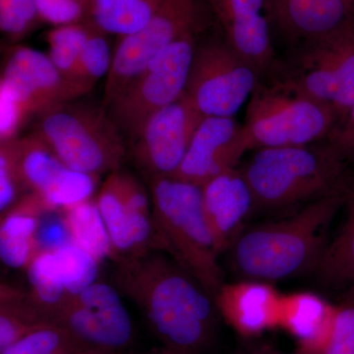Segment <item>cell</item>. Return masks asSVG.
<instances>
[{
  "label": "cell",
  "instance_id": "30bf717a",
  "mask_svg": "<svg viewBox=\"0 0 354 354\" xmlns=\"http://www.w3.org/2000/svg\"><path fill=\"white\" fill-rule=\"evenodd\" d=\"M261 74L227 43L225 36L198 41L185 94L205 118H234L256 86Z\"/></svg>",
  "mask_w": 354,
  "mask_h": 354
},
{
  "label": "cell",
  "instance_id": "5bb4252c",
  "mask_svg": "<svg viewBox=\"0 0 354 354\" xmlns=\"http://www.w3.org/2000/svg\"><path fill=\"white\" fill-rule=\"evenodd\" d=\"M204 118L184 92L156 114L133 142L135 165L147 178L176 176Z\"/></svg>",
  "mask_w": 354,
  "mask_h": 354
},
{
  "label": "cell",
  "instance_id": "603a6c76",
  "mask_svg": "<svg viewBox=\"0 0 354 354\" xmlns=\"http://www.w3.org/2000/svg\"><path fill=\"white\" fill-rule=\"evenodd\" d=\"M16 153L25 194L43 197L68 167L34 132L16 139Z\"/></svg>",
  "mask_w": 354,
  "mask_h": 354
},
{
  "label": "cell",
  "instance_id": "60d3db41",
  "mask_svg": "<svg viewBox=\"0 0 354 354\" xmlns=\"http://www.w3.org/2000/svg\"><path fill=\"white\" fill-rule=\"evenodd\" d=\"M353 1H354V0H353Z\"/></svg>",
  "mask_w": 354,
  "mask_h": 354
},
{
  "label": "cell",
  "instance_id": "f546056e",
  "mask_svg": "<svg viewBox=\"0 0 354 354\" xmlns=\"http://www.w3.org/2000/svg\"><path fill=\"white\" fill-rule=\"evenodd\" d=\"M68 297L97 281L101 263L71 242L53 248Z\"/></svg>",
  "mask_w": 354,
  "mask_h": 354
},
{
  "label": "cell",
  "instance_id": "8fae6325",
  "mask_svg": "<svg viewBox=\"0 0 354 354\" xmlns=\"http://www.w3.org/2000/svg\"><path fill=\"white\" fill-rule=\"evenodd\" d=\"M64 102L62 76L48 55L23 46L9 50L0 79V142L18 138L30 118Z\"/></svg>",
  "mask_w": 354,
  "mask_h": 354
},
{
  "label": "cell",
  "instance_id": "9a60e30c",
  "mask_svg": "<svg viewBox=\"0 0 354 354\" xmlns=\"http://www.w3.org/2000/svg\"><path fill=\"white\" fill-rule=\"evenodd\" d=\"M249 150L243 125L234 118H205L174 176L204 185L239 167L241 158Z\"/></svg>",
  "mask_w": 354,
  "mask_h": 354
},
{
  "label": "cell",
  "instance_id": "277c9868",
  "mask_svg": "<svg viewBox=\"0 0 354 354\" xmlns=\"http://www.w3.org/2000/svg\"><path fill=\"white\" fill-rule=\"evenodd\" d=\"M162 252L216 298L223 285L221 255L205 216L201 185L176 176L147 178Z\"/></svg>",
  "mask_w": 354,
  "mask_h": 354
},
{
  "label": "cell",
  "instance_id": "5b68a950",
  "mask_svg": "<svg viewBox=\"0 0 354 354\" xmlns=\"http://www.w3.org/2000/svg\"><path fill=\"white\" fill-rule=\"evenodd\" d=\"M337 121L329 106L277 73L262 77L251 94L243 127L251 150L323 141Z\"/></svg>",
  "mask_w": 354,
  "mask_h": 354
},
{
  "label": "cell",
  "instance_id": "83f0119b",
  "mask_svg": "<svg viewBox=\"0 0 354 354\" xmlns=\"http://www.w3.org/2000/svg\"><path fill=\"white\" fill-rule=\"evenodd\" d=\"M32 304L51 322L68 298L53 249H43L26 270Z\"/></svg>",
  "mask_w": 354,
  "mask_h": 354
},
{
  "label": "cell",
  "instance_id": "4dcf8cb0",
  "mask_svg": "<svg viewBox=\"0 0 354 354\" xmlns=\"http://www.w3.org/2000/svg\"><path fill=\"white\" fill-rule=\"evenodd\" d=\"M90 348L55 323L36 328L0 354H55L67 349Z\"/></svg>",
  "mask_w": 354,
  "mask_h": 354
},
{
  "label": "cell",
  "instance_id": "f35d334b",
  "mask_svg": "<svg viewBox=\"0 0 354 354\" xmlns=\"http://www.w3.org/2000/svg\"><path fill=\"white\" fill-rule=\"evenodd\" d=\"M82 354H118L113 353H106V351H97V349L88 348L86 349Z\"/></svg>",
  "mask_w": 354,
  "mask_h": 354
},
{
  "label": "cell",
  "instance_id": "44dd1931",
  "mask_svg": "<svg viewBox=\"0 0 354 354\" xmlns=\"http://www.w3.org/2000/svg\"><path fill=\"white\" fill-rule=\"evenodd\" d=\"M48 214L43 203L32 193H26L1 215L0 258L6 267L27 270L41 252L39 232L41 220Z\"/></svg>",
  "mask_w": 354,
  "mask_h": 354
},
{
  "label": "cell",
  "instance_id": "7a4b0ae2",
  "mask_svg": "<svg viewBox=\"0 0 354 354\" xmlns=\"http://www.w3.org/2000/svg\"><path fill=\"white\" fill-rule=\"evenodd\" d=\"M346 198H324L278 221L244 228L228 249L235 272L267 283L315 272L329 242L330 225Z\"/></svg>",
  "mask_w": 354,
  "mask_h": 354
},
{
  "label": "cell",
  "instance_id": "f1b7e54d",
  "mask_svg": "<svg viewBox=\"0 0 354 354\" xmlns=\"http://www.w3.org/2000/svg\"><path fill=\"white\" fill-rule=\"evenodd\" d=\"M92 21L58 26L46 32L48 57L64 77L73 68L88 39L99 30Z\"/></svg>",
  "mask_w": 354,
  "mask_h": 354
},
{
  "label": "cell",
  "instance_id": "4316f807",
  "mask_svg": "<svg viewBox=\"0 0 354 354\" xmlns=\"http://www.w3.org/2000/svg\"><path fill=\"white\" fill-rule=\"evenodd\" d=\"M0 353L36 328L51 323L28 293L2 283L0 290Z\"/></svg>",
  "mask_w": 354,
  "mask_h": 354
},
{
  "label": "cell",
  "instance_id": "484cf974",
  "mask_svg": "<svg viewBox=\"0 0 354 354\" xmlns=\"http://www.w3.org/2000/svg\"><path fill=\"white\" fill-rule=\"evenodd\" d=\"M106 35L97 30L88 39L73 68L62 77L65 102L75 101L88 94L100 79L108 76L113 55Z\"/></svg>",
  "mask_w": 354,
  "mask_h": 354
},
{
  "label": "cell",
  "instance_id": "8992f818",
  "mask_svg": "<svg viewBox=\"0 0 354 354\" xmlns=\"http://www.w3.org/2000/svg\"><path fill=\"white\" fill-rule=\"evenodd\" d=\"M64 102L36 118L32 132L74 171L101 176L120 169L124 136L104 106Z\"/></svg>",
  "mask_w": 354,
  "mask_h": 354
},
{
  "label": "cell",
  "instance_id": "1f68e13d",
  "mask_svg": "<svg viewBox=\"0 0 354 354\" xmlns=\"http://www.w3.org/2000/svg\"><path fill=\"white\" fill-rule=\"evenodd\" d=\"M39 22L35 0H0V30L12 43L30 34Z\"/></svg>",
  "mask_w": 354,
  "mask_h": 354
},
{
  "label": "cell",
  "instance_id": "74e56055",
  "mask_svg": "<svg viewBox=\"0 0 354 354\" xmlns=\"http://www.w3.org/2000/svg\"><path fill=\"white\" fill-rule=\"evenodd\" d=\"M86 349L88 348L67 349V351H59V353L55 354H82Z\"/></svg>",
  "mask_w": 354,
  "mask_h": 354
},
{
  "label": "cell",
  "instance_id": "6da1fadb",
  "mask_svg": "<svg viewBox=\"0 0 354 354\" xmlns=\"http://www.w3.org/2000/svg\"><path fill=\"white\" fill-rule=\"evenodd\" d=\"M160 251L116 261L114 285L145 317L162 346L199 354L215 332V298Z\"/></svg>",
  "mask_w": 354,
  "mask_h": 354
},
{
  "label": "cell",
  "instance_id": "e575fe53",
  "mask_svg": "<svg viewBox=\"0 0 354 354\" xmlns=\"http://www.w3.org/2000/svg\"><path fill=\"white\" fill-rule=\"evenodd\" d=\"M325 140L334 147L354 171V106L344 118L337 121Z\"/></svg>",
  "mask_w": 354,
  "mask_h": 354
},
{
  "label": "cell",
  "instance_id": "d6a6232c",
  "mask_svg": "<svg viewBox=\"0 0 354 354\" xmlns=\"http://www.w3.org/2000/svg\"><path fill=\"white\" fill-rule=\"evenodd\" d=\"M16 139L0 142V212L8 211L23 196L17 167Z\"/></svg>",
  "mask_w": 354,
  "mask_h": 354
},
{
  "label": "cell",
  "instance_id": "52a82bcc",
  "mask_svg": "<svg viewBox=\"0 0 354 354\" xmlns=\"http://www.w3.org/2000/svg\"><path fill=\"white\" fill-rule=\"evenodd\" d=\"M216 21L207 0H162L140 31L122 37L114 51L102 104L111 102L147 65L186 35L206 34Z\"/></svg>",
  "mask_w": 354,
  "mask_h": 354
},
{
  "label": "cell",
  "instance_id": "ffe728a7",
  "mask_svg": "<svg viewBox=\"0 0 354 354\" xmlns=\"http://www.w3.org/2000/svg\"><path fill=\"white\" fill-rule=\"evenodd\" d=\"M335 305L310 291L281 295L279 327L298 341L300 354H322L327 346Z\"/></svg>",
  "mask_w": 354,
  "mask_h": 354
},
{
  "label": "cell",
  "instance_id": "d4e9b609",
  "mask_svg": "<svg viewBox=\"0 0 354 354\" xmlns=\"http://www.w3.org/2000/svg\"><path fill=\"white\" fill-rule=\"evenodd\" d=\"M162 0H90V20L102 32L120 38L140 31Z\"/></svg>",
  "mask_w": 354,
  "mask_h": 354
},
{
  "label": "cell",
  "instance_id": "9c48e42d",
  "mask_svg": "<svg viewBox=\"0 0 354 354\" xmlns=\"http://www.w3.org/2000/svg\"><path fill=\"white\" fill-rule=\"evenodd\" d=\"M272 73L329 106L341 120L354 106V32L292 46L279 57Z\"/></svg>",
  "mask_w": 354,
  "mask_h": 354
},
{
  "label": "cell",
  "instance_id": "836d02e7",
  "mask_svg": "<svg viewBox=\"0 0 354 354\" xmlns=\"http://www.w3.org/2000/svg\"><path fill=\"white\" fill-rule=\"evenodd\" d=\"M41 22L58 26L90 20V0H35Z\"/></svg>",
  "mask_w": 354,
  "mask_h": 354
},
{
  "label": "cell",
  "instance_id": "2e32d148",
  "mask_svg": "<svg viewBox=\"0 0 354 354\" xmlns=\"http://www.w3.org/2000/svg\"><path fill=\"white\" fill-rule=\"evenodd\" d=\"M266 14L292 46L354 32L353 0H266Z\"/></svg>",
  "mask_w": 354,
  "mask_h": 354
},
{
  "label": "cell",
  "instance_id": "7402d4cb",
  "mask_svg": "<svg viewBox=\"0 0 354 354\" xmlns=\"http://www.w3.org/2000/svg\"><path fill=\"white\" fill-rule=\"evenodd\" d=\"M346 218L334 239L328 242L315 274L326 288L354 286V183L346 194Z\"/></svg>",
  "mask_w": 354,
  "mask_h": 354
},
{
  "label": "cell",
  "instance_id": "e0dca14e",
  "mask_svg": "<svg viewBox=\"0 0 354 354\" xmlns=\"http://www.w3.org/2000/svg\"><path fill=\"white\" fill-rule=\"evenodd\" d=\"M223 36L261 76L269 75L278 66L279 57L272 46L266 0H207Z\"/></svg>",
  "mask_w": 354,
  "mask_h": 354
},
{
  "label": "cell",
  "instance_id": "7c38bea8",
  "mask_svg": "<svg viewBox=\"0 0 354 354\" xmlns=\"http://www.w3.org/2000/svg\"><path fill=\"white\" fill-rule=\"evenodd\" d=\"M108 230L116 261L162 251L150 193L128 172H111L95 198Z\"/></svg>",
  "mask_w": 354,
  "mask_h": 354
},
{
  "label": "cell",
  "instance_id": "8d00e7d4",
  "mask_svg": "<svg viewBox=\"0 0 354 354\" xmlns=\"http://www.w3.org/2000/svg\"><path fill=\"white\" fill-rule=\"evenodd\" d=\"M143 354H197L193 353H188V351H178V349H174L167 348V346H162L160 348L151 349L148 353Z\"/></svg>",
  "mask_w": 354,
  "mask_h": 354
},
{
  "label": "cell",
  "instance_id": "ac0fdd59",
  "mask_svg": "<svg viewBox=\"0 0 354 354\" xmlns=\"http://www.w3.org/2000/svg\"><path fill=\"white\" fill-rule=\"evenodd\" d=\"M203 207L220 253L228 250L255 213L250 186L239 167L225 172L202 185Z\"/></svg>",
  "mask_w": 354,
  "mask_h": 354
},
{
  "label": "cell",
  "instance_id": "d6986e66",
  "mask_svg": "<svg viewBox=\"0 0 354 354\" xmlns=\"http://www.w3.org/2000/svg\"><path fill=\"white\" fill-rule=\"evenodd\" d=\"M281 295L271 283L244 279L223 283L215 301L225 322L239 334L253 337L279 327Z\"/></svg>",
  "mask_w": 354,
  "mask_h": 354
},
{
  "label": "cell",
  "instance_id": "ba28073f",
  "mask_svg": "<svg viewBox=\"0 0 354 354\" xmlns=\"http://www.w3.org/2000/svg\"><path fill=\"white\" fill-rule=\"evenodd\" d=\"M189 34L172 43L128 83L108 111L123 136L139 138L147 123L185 92L198 41Z\"/></svg>",
  "mask_w": 354,
  "mask_h": 354
},
{
  "label": "cell",
  "instance_id": "4fadbf2b",
  "mask_svg": "<svg viewBox=\"0 0 354 354\" xmlns=\"http://www.w3.org/2000/svg\"><path fill=\"white\" fill-rule=\"evenodd\" d=\"M88 348L120 354L130 346L134 328L118 288L97 281L72 295L51 318Z\"/></svg>",
  "mask_w": 354,
  "mask_h": 354
},
{
  "label": "cell",
  "instance_id": "3957f363",
  "mask_svg": "<svg viewBox=\"0 0 354 354\" xmlns=\"http://www.w3.org/2000/svg\"><path fill=\"white\" fill-rule=\"evenodd\" d=\"M241 174L250 186L255 213L297 209L324 198L346 195L354 171L329 142L260 149Z\"/></svg>",
  "mask_w": 354,
  "mask_h": 354
},
{
  "label": "cell",
  "instance_id": "ab89813d",
  "mask_svg": "<svg viewBox=\"0 0 354 354\" xmlns=\"http://www.w3.org/2000/svg\"><path fill=\"white\" fill-rule=\"evenodd\" d=\"M249 354H250V353H249Z\"/></svg>",
  "mask_w": 354,
  "mask_h": 354
},
{
  "label": "cell",
  "instance_id": "cb8c5ba5",
  "mask_svg": "<svg viewBox=\"0 0 354 354\" xmlns=\"http://www.w3.org/2000/svg\"><path fill=\"white\" fill-rule=\"evenodd\" d=\"M62 223L69 241L99 261L116 260L113 243L95 199L62 209Z\"/></svg>",
  "mask_w": 354,
  "mask_h": 354
},
{
  "label": "cell",
  "instance_id": "d590c367",
  "mask_svg": "<svg viewBox=\"0 0 354 354\" xmlns=\"http://www.w3.org/2000/svg\"><path fill=\"white\" fill-rule=\"evenodd\" d=\"M323 354H354V332L341 341L329 344Z\"/></svg>",
  "mask_w": 354,
  "mask_h": 354
}]
</instances>
